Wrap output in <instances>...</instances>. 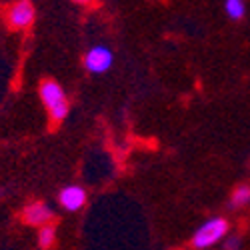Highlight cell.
<instances>
[{"label":"cell","instance_id":"obj_1","mask_svg":"<svg viewBox=\"0 0 250 250\" xmlns=\"http://www.w3.org/2000/svg\"><path fill=\"white\" fill-rule=\"evenodd\" d=\"M40 100L46 106L52 122H62L66 116H68V110H70V104H68V98H66V92L62 88L56 80L52 78H46L40 82Z\"/></svg>","mask_w":250,"mask_h":250},{"label":"cell","instance_id":"obj_2","mask_svg":"<svg viewBox=\"0 0 250 250\" xmlns=\"http://www.w3.org/2000/svg\"><path fill=\"white\" fill-rule=\"evenodd\" d=\"M228 232V222L226 218H210L206 220L198 230L194 232L192 236V246L198 248V250H204V248H212L214 244H218Z\"/></svg>","mask_w":250,"mask_h":250},{"label":"cell","instance_id":"obj_3","mask_svg":"<svg viewBox=\"0 0 250 250\" xmlns=\"http://www.w3.org/2000/svg\"><path fill=\"white\" fill-rule=\"evenodd\" d=\"M114 62V56L110 52V48L102 46V44H96L92 48H88V52L84 54V68L90 72V74H104L108 72L110 66Z\"/></svg>","mask_w":250,"mask_h":250},{"label":"cell","instance_id":"obj_4","mask_svg":"<svg viewBox=\"0 0 250 250\" xmlns=\"http://www.w3.org/2000/svg\"><path fill=\"white\" fill-rule=\"evenodd\" d=\"M34 6L30 0H18V2H14L8 10V26L14 28V30H26L32 22H34Z\"/></svg>","mask_w":250,"mask_h":250},{"label":"cell","instance_id":"obj_5","mask_svg":"<svg viewBox=\"0 0 250 250\" xmlns=\"http://www.w3.org/2000/svg\"><path fill=\"white\" fill-rule=\"evenodd\" d=\"M88 200V194L82 186H76V184H70V186H64L58 194V202L64 210H70V212H76L80 210L82 206L86 204Z\"/></svg>","mask_w":250,"mask_h":250},{"label":"cell","instance_id":"obj_6","mask_svg":"<svg viewBox=\"0 0 250 250\" xmlns=\"http://www.w3.org/2000/svg\"><path fill=\"white\" fill-rule=\"evenodd\" d=\"M52 216H54V212L46 202H30L22 210V220L28 226H42V224L50 222Z\"/></svg>","mask_w":250,"mask_h":250},{"label":"cell","instance_id":"obj_7","mask_svg":"<svg viewBox=\"0 0 250 250\" xmlns=\"http://www.w3.org/2000/svg\"><path fill=\"white\" fill-rule=\"evenodd\" d=\"M54 244H56V228L50 222L38 226V246L40 248H52Z\"/></svg>","mask_w":250,"mask_h":250},{"label":"cell","instance_id":"obj_8","mask_svg":"<svg viewBox=\"0 0 250 250\" xmlns=\"http://www.w3.org/2000/svg\"><path fill=\"white\" fill-rule=\"evenodd\" d=\"M248 204H250V186L240 184L230 196V206L232 208H244Z\"/></svg>","mask_w":250,"mask_h":250},{"label":"cell","instance_id":"obj_9","mask_svg":"<svg viewBox=\"0 0 250 250\" xmlns=\"http://www.w3.org/2000/svg\"><path fill=\"white\" fill-rule=\"evenodd\" d=\"M224 10L228 18L240 20L246 14V4H244V0H224Z\"/></svg>","mask_w":250,"mask_h":250},{"label":"cell","instance_id":"obj_10","mask_svg":"<svg viewBox=\"0 0 250 250\" xmlns=\"http://www.w3.org/2000/svg\"><path fill=\"white\" fill-rule=\"evenodd\" d=\"M240 246H242V242H240L238 236H232V238H228V240L224 242V248H226V250H236V248H240Z\"/></svg>","mask_w":250,"mask_h":250},{"label":"cell","instance_id":"obj_11","mask_svg":"<svg viewBox=\"0 0 250 250\" xmlns=\"http://www.w3.org/2000/svg\"><path fill=\"white\" fill-rule=\"evenodd\" d=\"M74 2H78V4H92L94 0H74Z\"/></svg>","mask_w":250,"mask_h":250}]
</instances>
